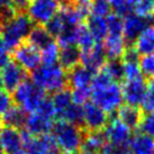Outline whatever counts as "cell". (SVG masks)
I'll list each match as a JSON object with an SVG mask.
<instances>
[{
  "label": "cell",
  "mask_w": 154,
  "mask_h": 154,
  "mask_svg": "<svg viewBox=\"0 0 154 154\" xmlns=\"http://www.w3.org/2000/svg\"><path fill=\"white\" fill-rule=\"evenodd\" d=\"M34 23L30 20L27 14L15 13L0 19V35L9 50H15L28 37Z\"/></svg>",
  "instance_id": "obj_1"
},
{
  "label": "cell",
  "mask_w": 154,
  "mask_h": 154,
  "mask_svg": "<svg viewBox=\"0 0 154 154\" xmlns=\"http://www.w3.org/2000/svg\"><path fill=\"white\" fill-rule=\"evenodd\" d=\"M61 154H78L83 142V129L81 126L66 123L64 120L56 122L51 132Z\"/></svg>",
  "instance_id": "obj_2"
},
{
  "label": "cell",
  "mask_w": 154,
  "mask_h": 154,
  "mask_svg": "<svg viewBox=\"0 0 154 154\" xmlns=\"http://www.w3.org/2000/svg\"><path fill=\"white\" fill-rule=\"evenodd\" d=\"M32 81L45 92L54 94L68 86V72L59 63L41 64L32 71Z\"/></svg>",
  "instance_id": "obj_3"
},
{
  "label": "cell",
  "mask_w": 154,
  "mask_h": 154,
  "mask_svg": "<svg viewBox=\"0 0 154 154\" xmlns=\"http://www.w3.org/2000/svg\"><path fill=\"white\" fill-rule=\"evenodd\" d=\"M11 94L15 105L24 109L27 114L34 112L46 97V92L36 86L32 80H25Z\"/></svg>",
  "instance_id": "obj_4"
},
{
  "label": "cell",
  "mask_w": 154,
  "mask_h": 154,
  "mask_svg": "<svg viewBox=\"0 0 154 154\" xmlns=\"http://www.w3.org/2000/svg\"><path fill=\"white\" fill-rule=\"evenodd\" d=\"M91 100L108 115L117 112L124 103L122 87L118 82H110L98 89H91Z\"/></svg>",
  "instance_id": "obj_5"
},
{
  "label": "cell",
  "mask_w": 154,
  "mask_h": 154,
  "mask_svg": "<svg viewBox=\"0 0 154 154\" xmlns=\"http://www.w3.org/2000/svg\"><path fill=\"white\" fill-rule=\"evenodd\" d=\"M59 0H33L27 7V16L38 26H45L60 10Z\"/></svg>",
  "instance_id": "obj_6"
},
{
  "label": "cell",
  "mask_w": 154,
  "mask_h": 154,
  "mask_svg": "<svg viewBox=\"0 0 154 154\" xmlns=\"http://www.w3.org/2000/svg\"><path fill=\"white\" fill-rule=\"evenodd\" d=\"M23 149L27 154H61L51 134L32 136L23 132Z\"/></svg>",
  "instance_id": "obj_7"
},
{
  "label": "cell",
  "mask_w": 154,
  "mask_h": 154,
  "mask_svg": "<svg viewBox=\"0 0 154 154\" xmlns=\"http://www.w3.org/2000/svg\"><path fill=\"white\" fill-rule=\"evenodd\" d=\"M14 60L20 65L26 72L34 71L41 65V52L28 42H24L14 50Z\"/></svg>",
  "instance_id": "obj_8"
},
{
  "label": "cell",
  "mask_w": 154,
  "mask_h": 154,
  "mask_svg": "<svg viewBox=\"0 0 154 154\" xmlns=\"http://www.w3.org/2000/svg\"><path fill=\"white\" fill-rule=\"evenodd\" d=\"M103 135L109 144L128 146L129 141L133 137V129L126 126L116 117L109 119L103 129Z\"/></svg>",
  "instance_id": "obj_9"
},
{
  "label": "cell",
  "mask_w": 154,
  "mask_h": 154,
  "mask_svg": "<svg viewBox=\"0 0 154 154\" xmlns=\"http://www.w3.org/2000/svg\"><path fill=\"white\" fill-rule=\"evenodd\" d=\"M83 118H82V126L88 132H99L106 127L109 122L108 114L99 108L92 101L86 103L83 106Z\"/></svg>",
  "instance_id": "obj_10"
},
{
  "label": "cell",
  "mask_w": 154,
  "mask_h": 154,
  "mask_svg": "<svg viewBox=\"0 0 154 154\" xmlns=\"http://www.w3.org/2000/svg\"><path fill=\"white\" fill-rule=\"evenodd\" d=\"M146 89H147V83L144 77L124 81V85L122 86V92L126 105L140 107L145 97Z\"/></svg>",
  "instance_id": "obj_11"
},
{
  "label": "cell",
  "mask_w": 154,
  "mask_h": 154,
  "mask_svg": "<svg viewBox=\"0 0 154 154\" xmlns=\"http://www.w3.org/2000/svg\"><path fill=\"white\" fill-rule=\"evenodd\" d=\"M0 78L2 82V89L11 94L17 87L27 80V72L16 62H9L5 68L0 70Z\"/></svg>",
  "instance_id": "obj_12"
},
{
  "label": "cell",
  "mask_w": 154,
  "mask_h": 154,
  "mask_svg": "<svg viewBox=\"0 0 154 154\" xmlns=\"http://www.w3.org/2000/svg\"><path fill=\"white\" fill-rule=\"evenodd\" d=\"M54 124L55 123H54L53 118L35 111V112L28 114L26 124L24 126V128H25L24 132H26L32 136L47 135V134H51Z\"/></svg>",
  "instance_id": "obj_13"
},
{
  "label": "cell",
  "mask_w": 154,
  "mask_h": 154,
  "mask_svg": "<svg viewBox=\"0 0 154 154\" xmlns=\"http://www.w3.org/2000/svg\"><path fill=\"white\" fill-rule=\"evenodd\" d=\"M107 62V57L103 53L101 44L80 51V64L88 69L92 73L100 71Z\"/></svg>",
  "instance_id": "obj_14"
},
{
  "label": "cell",
  "mask_w": 154,
  "mask_h": 154,
  "mask_svg": "<svg viewBox=\"0 0 154 154\" xmlns=\"http://www.w3.org/2000/svg\"><path fill=\"white\" fill-rule=\"evenodd\" d=\"M101 47L108 60H120L127 51L128 45L123 34H107Z\"/></svg>",
  "instance_id": "obj_15"
},
{
  "label": "cell",
  "mask_w": 154,
  "mask_h": 154,
  "mask_svg": "<svg viewBox=\"0 0 154 154\" xmlns=\"http://www.w3.org/2000/svg\"><path fill=\"white\" fill-rule=\"evenodd\" d=\"M23 132L18 128L2 126L0 129V146L5 154H15L23 150Z\"/></svg>",
  "instance_id": "obj_16"
},
{
  "label": "cell",
  "mask_w": 154,
  "mask_h": 154,
  "mask_svg": "<svg viewBox=\"0 0 154 154\" xmlns=\"http://www.w3.org/2000/svg\"><path fill=\"white\" fill-rule=\"evenodd\" d=\"M149 26V22L144 18L132 13L123 16V35L127 42L132 43L141 32Z\"/></svg>",
  "instance_id": "obj_17"
},
{
  "label": "cell",
  "mask_w": 154,
  "mask_h": 154,
  "mask_svg": "<svg viewBox=\"0 0 154 154\" xmlns=\"http://www.w3.org/2000/svg\"><path fill=\"white\" fill-rule=\"evenodd\" d=\"M138 55H147L154 53V26H147L141 34L132 42L131 45Z\"/></svg>",
  "instance_id": "obj_18"
},
{
  "label": "cell",
  "mask_w": 154,
  "mask_h": 154,
  "mask_svg": "<svg viewBox=\"0 0 154 154\" xmlns=\"http://www.w3.org/2000/svg\"><path fill=\"white\" fill-rule=\"evenodd\" d=\"M92 78H94V73L85 66H82L81 64H79L71 70H69L68 85L72 89L90 88Z\"/></svg>",
  "instance_id": "obj_19"
},
{
  "label": "cell",
  "mask_w": 154,
  "mask_h": 154,
  "mask_svg": "<svg viewBox=\"0 0 154 154\" xmlns=\"http://www.w3.org/2000/svg\"><path fill=\"white\" fill-rule=\"evenodd\" d=\"M27 117H28V114L24 109H22L16 105H13L4 115L1 116V119H2L4 126H9V127L20 129L25 126Z\"/></svg>",
  "instance_id": "obj_20"
},
{
  "label": "cell",
  "mask_w": 154,
  "mask_h": 154,
  "mask_svg": "<svg viewBox=\"0 0 154 154\" xmlns=\"http://www.w3.org/2000/svg\"><path fill=\"white\" fill-rule=\"evenodd\" d=\"M128 147L132 154H151L154 150V140L140 132L133 135Z\"/></svg>",
  "instance_id": "obj_21"
},
{
  "label": "cell",
  "mask_w": 154,
  "mask_h": 154,
  "mask_svg": "<svg viewBox=\"0 0 154 154\" xmlns=\"http://www.w3.org/2000/svg\"><path fill=\"white\" fill-rule=\"evenodd\" d=\"M117 118L124 123L129 128H136L140 125V122L142 119V112L140 107L135 106H129V105H123L122 107L117 110Z\"/></svg>",
  "instance_id": "obj_22"
},
{
  "label": "cell",
  "mask_w": 154,
  "mask_h": 154,
  "mask_svg": "<svg viewBox=\"0 0 154 154\" xmlns=\"http://www.w3.org/2000/svg\"><path fill=\"white\" fill-rule=\"evenodd\" d=\"M57 63L66 71L79 65L80 64V50H79V47L75 45L60 47V54H59V62Z\"/></svg>",
  "instance_id": "obj_23"
},
{
  "label": "cell",
  "mask_w": 154,
  "mask_h": 154,
  "mask_svg": "<svg viewBox=\"0 0 154 154\" xmlns=\"http://www.w3.org/2000/svg\"><path fill=\"white\" fill-rule=\"evenodd\" d=\"M107 144L106 137L103 132H88L83 137V142L80 151H89V152H99L103 150V147Z\"/></svg>",
  "instance_id": "obj_24"
},
{
  "label": "cell",
  "mask_w": 154,
  "mask_h": 154,
  "mask_svg": "<svg viewBox=\"0 0 154 154\" xmlns=\"http://www.w3.org/2000/svg\"><path fill=\"white\" fill-rule=\"evenodd\" d=\"M87 28L90 32V34L94 36L97 43H101L105 37L107 36V20L106 18L96 17V16H89L88 23H87Z\"/></svg>",
  "instance_id": "obj_25"
},
{
  "label": "cell",
  "mask_w": 154,
  "mask_h": 154,
  "mask_svg": "<svg viewBox=\"0 0 154 154\" xmlns=\"http://www.w3.org/2000/svg\"><path fill=\"white\" fill-rule=\"evenodd\" d=\"M51 100L53 103V107H54V110H55L56 117H60L64 112L65 109H68L73 103L71 91L66 88L54 92L51 97Z\"/></svg>",
  "instance_id": "obj_26"
},
{
  "label": "cell",
  "mask_w": 154,
  "mask_h": 154,
  "mask_svg": "<svg viewBox=\"0 0 154 154\" xmlns=\"http://www.w3.org/2000/svg\"><path fill=\"white\" fill-rule=\"evenodd\" d=\"M51 41H53V37L48 34V32L45 29V27L38 25L36 27H33V29L30 30L29 35L27 37V42L36 48H38L39 51L44 46H46Z\"/></svg>",
  "instance_id": "obj_27"
},
{
  "label": "cell",
  "mask_w": 154,
  "mask_h": 154,
  "mask_svg": "<svg viewBox=\"0 0 154 154\" xmlns=\"http://www.w3.org/2000/svg\"><path fill=\"white\" fill-rule=\"evenodd\" d=\"M41 62L42 64H55L59 62L60 45L54 39L41 50Z\"/></svg>",
  "instance_id": "obj_28"
},
{
  "label": "cell",
  "mask_w": 154,
  "mask_h": 154,
  "mask_svg": "<svg viewBox=\"0 0 154 154\" xmlns=\"http://www.w3.org/2000/svg\"><path fill=\"white\" fill-rule=\"evenodd\" d=\"M59 118H60V120H64L70 124L81 126L82 118H83V108L81 106L72 103L68 109H65L64 112Z\"/></svg>",
  "instance_id": "obj_29"
},
{
  "label": "cell",
  "mask_w": 154,
  "mask_h": 154,
  "mask_svg": "<svg viewBox=\"0 0 154 154\" xmlns=\"http://www.w3.org/2000/svg\"><path fill=\"white\" fill-rule=\"evenodd\" d=\"M133 13L149 20L154 16V0H137Z\"/></svg>",
  "instance_id": "obj_30"
},
{
  "label": "cell",
  "mask_w": 154,
  "mask_h": 154,
  "mask_svg": "<svg viewBox=\"0 0 154 154\" xmlns=\"http://www.w3.org/2000/svg\"><path fill=\"white\" fill-rule=\"evenodd\" d=\"M96 44H99L96 42V39L94 38V36L90 34V32L88 30L86 25L82 24L80 26V28L78 30V36H77V46L79 47V50H87L90 47L94 46Z\"/></svg>",
  "instance_id": "obj_31"
},
{
  "label": "cell",
  "mask_w": 154,
  "mask_h": 154,
  "mask_svg": "<svg viewBox=\"0 0 154 154\" xmlns=\"http://www.w3.org/2000/svg\"><path fill=\"white\" fill-rule=\"evenodd\" d=\"M136 1L137 0H108L111 10H114V13L122 17L132 13Z\"/></svg>",
  "instance_id": "obj_32"
},
{
  "label": "cell",
  "mask_w": 154,
  "mask_h": 154,
  "mask_svg": "<svg viewBox=\"0 0 154 154\" xmlns=\"http://www.w3.org/2000/svg\"><path fill=\"white\" fill-rule=\"evenodd\" d=\"M111 7L108 0H92L91 2V13L90 16L107 18L111 14Z\"/></svg>",
  "instance_id": "obj_33"
},
{
  "label": "cell",
  "mask_w": 154,
  "mask_h": 154,
  "mask_svg": "<svg viewBox=\"0 0 154 154\" xmlns=\"http://www.w3.org/2000/svg\"><path fill=\"white\" fill-rule=\"evenodd\" d=\"M103 70L115 82L123 80V69H122V62L120 60H109L103 65Z\"/></svg>",
  "instance_id": "obj_34"
},
{
  "label": "cell",
  "mask_w": 154,
  "mask_h": 154,
  "mask_svg": "<svg viewBox=\"0 0 154 154\" xmlns=\"http://www.w3.org/2000/svg\"><path fill=\"white\" fill-rule=\"evenodd\" d=\"M138 64L143 77L154 78V54L141 56L138 60Z\"/></svg>",
  "instance_id": "obj_35"
},
{
  "label": "cell",
  "mask_w": 154,
  "mask_h": 154,
  "mask_svg": "<svg viewBox=\"0 0 154 154\" xmlns=\"http://www.w3.org/2000/svg\"><path fill=\"white\" fill-rule=\"evenodd\" d=\"M71 96H72V103L74 105L83 107L86 103H90V99H91V89L90 88L72 89L71 90Z\"/></svg>",
  "instance_id": "obj_36"
},
{
  "label": "cell",
  "mask_w": 154,
  "mask_h": 154,
  "mask_svg": "<svg viewBox=\"0 0 154 154\" xmlns=\"http://www.w3.org/2000/svg\"><path fill=\"white\" fill-rule=\"evenodd\" d=\"M140 132L154 140V112H145L138 125Z\"/></svg>",
  "instance_id": "obj_37"
},
{
  "label": "cell",
  "mask_w": 154,
  "mask_h": 154,
  "mask_svg": "<svg viewBox=\"0 0 154 154\" xmlns=\"http://www.w3.org/2000/svg\"><path fill=\"white\" fill-rule=\"evenodd\" d=\"M107 34H123V17L117 14H110L107 18Z\"/></svg>",
  "instance_id": "obj_38"
},
{
  "label": "cell",
  "mask_w": 154,
  "mask_h": 154,
  "mask_svg": "<svg viewBox=\"0 0 154 154\" xmlns=\"http://www.w3.org/2000/svg\"><path fill=\"white\" fill-rule=\"evenodd\" d=\"M141 107L145 112H154V80L147 85L145 97Z\"/></svg>",
  "instance_id": "obj_39"
},
{
  "label": "cell",
  "mask_w": 154,
  "mask_h": 154,
  "mask_svg": "<svg viewBox=\"0 0 154 154\" xmlns=\"http://www.w3.org/2000/svg\"><path fill=\"white\" fill-rule=\"evenodd\" d=\"M100 154H132L128 146L123 145H112L107 143L100 151Z\"/></svg>",
  "instance_id": "obj_40"
},
{
  "label": "cell",
  "mask_w": 154,
  "mask_h": 154,
  "mask_svg": "<svg viewBox=\"0 0 154 154\" xmlns=\"http://www.w3.org/2000/svg\"><path fill=\"white\" fill-rule=\"evenodd\" d=\"M11 106H13V98H11V96L7 91L0 90V116L4 115Z\"/></svg>",
  "instance_id": "obj_41"
},
{
  "label": "cell",
  "mask_w": 154,
  "mask_h": 154,
  "mask_svg": "<svg viewBox=\"0 0 154 154\" xmlns=\"http://www.w3.org/2000/svg\"><path fill=\"white\" fill-rule=\"evenodd\" d=\"M10 62V55H9V48L5 43L4 38L0 35V70L5 68Z\"/></svg>",
  "instance_id": "obj_42"
},
{
  "label": "cell",
  "mask_w": 154,
  "mask_h": 154,
  "mask_svg": "<svg viewBox=\"0 0 154 154\" xmlns=\"http://www.w3.org/2000/svg\"><path fill=\"white\" fill-rule=\"evenodd\" d=\"M11 6L15 11L17 13H24L25 9H27L28 4H29V0H10Z\"/></svg>",
  "instance_id": "obj_43"
},
{
  "label": "cell",
  "mask_w": 154,
  "mask_h": 154,
  "mask_svg": "<svg viewBox=\"0 0 154 154\" xmlns=\"http://www.w3.org/2000/svg\"><path fill=\"white\" fill-rule=\"evenodd\" d=\"M80 154H100L99 152H89V151H80Z\"/></svg>",
  "instance_id": "obj_44"
},
{
  "label": "cell",
  "mask_w": 154,
  "mask_h": 154,
  "mask_svg": "<svg viewBox=\"0 0 154 154\" xmlns=\"http://www.w3.org/2000/svg\"><path fill=\"white\" fill-rule=\"evenodd\" d=\"M15 154H27V152H26V151L23 149L22 151H19V152H17V153H15Z\"/></svg>",
  "instance_id": "obj_45"
},
{
  "label": "cell",
  "mask_w": 154,
  "mask_h": 154,
  "mask_svg": "<svg viewBox=\"0 0 154 154\" xmlns=\"http://www.w3.org/2000/svg\"><path fill=\"white\" fill-rule=\"evenodd\" d=\"M2 126H4V124H2V119H1V116H0V129L2 128Z\"/></svg>",
  "instance_id": "obj_46"
},
{
  "label": "cell",
  "mask_w": 154,
  "mask_h": 154,
  "mask_svg": "<svg viewBox=\"0 0 154 154\" xmlns=\"http://www.w3.org/2000/svg\"><path fill=\"white\" fill-rule=\"evenodd\" d=\"M0 90H4V89H2V82H1V78H0Z\"/></svg>",
  "instance_id": "obj_47"
},
{
  "label": "cell",
  "mask_w": 154,
  "mask_h": 154,
  "mask_svg": "<svg viewBox=\"0 0 154 154\" xmlns=\"http://www.w3.org/2000/svg\"><path fill=\"white\" fill-rule=\"evenodd\" d=\"M0 154H5L4 150H2V149H1V146H0Z\"/></svg>",
  "instance_id": "obj_48"
},
{
  "label": "cell",
  "mask_w": 154,
  "mask_h": 154,
  "mask_svg": "<svg viewBox=\"0 0 154 154\" xmlns=\"http://www.w3.org/2000/svg\"><path fill=\"white\" fill-rule=\"evenodd\" d=\"M151 154H154V150H153V152H152V153H151Z\"/></svg>",
  "instance_id": "obj_49"
},
{
  "label": "cell",
  "mask_w": 154,
  "mask_h": 154,
  "mask_svg": "<svg viewBox=\"0 0 154 154\" xmlns=\"http://www.w3.org/2000/svg\"><path fill=\"white\" fill-rule=\"evenodd\" d=\"M153 23H154V16H153ZM154 26V25H153Z\"/></svg>",
  "instance_id": "obj_50"
},
{
  "label": "cell",
  "mask_w": 154,
  "mask_h": 154,
  "mask_svg": "<svg viewBox=\"0 0 154 154\" xmlns=\"http://www.w3.org/2000/svg\"><path fill=\"white\" fill-rule=\"evenodd\" d=\"M153 54H154V53H153Z\"/></svg>",
  "instance_id": "obj_51"
}]
</instances>
